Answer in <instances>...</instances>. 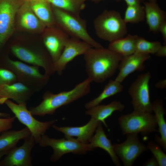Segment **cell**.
Here are the masks:
<instances>
[{
	"label": "cell",
	"mask_w": 166,
	"mask_h": 166,
	"mask_svg": "<svg viewBox=\"0 0 166 166\" xmlns=\"http://www.w3.org/2000/svg\"><path fill=\"white\" fill-rule=\"evenodd\" d=\"M151 77L149 72L141 74L132 83L128 92L132 99L134 111L152 113V104L150 97L149 82Z\"/></svg>",
	"instance_id": "10"
},
{
	"label": "cell",
	"mask_w": 166,
	"mask_h": 166,
	"mask_svg": "<svg viewBox=\"0 0 166 166\" xmlns=\"http://www.w3.org/2000/svg\"><path fill=\"white\" fill-rule=\"evenodd\" d=\"M150 58L149 54L136 52L123 56L119 64V72L115 80L121 83L132 73L143 71L145 69L144 62Z\"/></svg>",
	"instance_id": "16"
},
{
	"label": "cell",
	"mask_w": 166,
	"mask_h": 166,
	"mask_svg": "<svg viewBox=\"0 0 166 166\" xmlns=\"http://www.w3.org/2000/svg\"><path fill=\"white\" fill-rule=\"evenodd\" d=\"M156 143L149 141L147 147L157 160L159 166H166V155L162 150L161 148Z\"/></svg>",
	"instance_id": "31"
},
{
	"label": "cell",
	"mask_w": 166,
	"mask_h": 166,
	"mask_svg": "<svg viewBox=\"0 0 166 166\" xmlns=\"http://www.w3.org/2000/svg\"><path fill=\"white\" fill-rule=\"evenodd\" d=\"M149 2H156V0H149Z\"/></svg>",
	"instance_id": "42"
},
{
	"label": "cell",
	"mask_w": 166,
	"mask_h": 166,
	"mask_svg": "<svg viewBox=\"0 0 166 166\" xmlns=\"http://www.w3.org/2000/svg\"><path fill=\"white\" fill-rule=\"evenodd\" d=\"M21 146L10 149L0 161L1 166H32L33 157L31 153L35 141L31 134L25 138Z\"/></svg>",
	"instance_id": "13"
},
{
	"label": "cell",
	"mask_w": 166,
	"mask_h": 166,
	"mask_svg": "<svg viewBox=\"0 0 166 166\" xmlns=\"http://www.w3.org/2000/svg\"><path fill=\"white\" fill-rule=\"evenodd\" d=\"M118 120L124 135L140 132L142 135H145L158 132L155 116L152 113L133 111L129 114L121 115Z\"/></svg>",
	"instance_id": "7"
},
{
	"label": "cell",
	"mask_w": 166,
	"mask_h": 166,
	"mask_svg": "<svg viewBox=\"0 0 166 166\" xmlns=\"http://www.w3.org/2000/svg\"><path fill=\"white\" fill-rule=\"evenodd\" d=\"M65 137L64 138L56 139L45 134L42 136L38 143L39 146L43 148L50 146L53 149V153L50 157V161L55 162L67 153L85 155L88 152L93 150L90 148L89 144L81 143L73 137Z\"/></svg>",
	"instance_id": "6"
},
{
	"label": "cell",
	"mask_w": 166,
	"mask_h": 166,
	"mask_svg": "<svg viewBox=\"0 0 166 166\" xmlns=\"http://www.w3.org/2000/svg\"><path fill=\"white\" fill-rule=\"evenodd\" d=\"M35 92L19 82L11 84L0 85V105L11 99L18 104L27 103Z\"/></svg>",
	"instance_id": "17"
},
{
	"label": "cell",
	"mask_w": 166,
	"mask_h": 166,
	"mask_svg": "<svg viewBox=\"0 0 166 166\" xmlns=\"http://www.w3.org/2000/svg\"><path fill=\"white\" fill-rule=\"evenodd\" d=\"M1 61V65L12 72L16 77L17 82L35 92L41 91L49 82V76L42 74L39 66L14 60L7 56Z\"/></svg>",
	"instance_id": "3"
},
{
	"label": "cell",
	"mask_w": 166,
	"mask_h": 166,
	"mask_svg": "<svg viewBox=\"0 0 166 166\" xmlns=\"http://www.w3.org/2000/svg\"><path fill=\"white\" fill-rule=\"evenodd\" d=\"M16 118L15 116L8 118H0V135L2 132L12 128Z\"/></svg>",
	"instance_id": "33"
},
{
	"label": "cell",
	"mask_w": 166,
	"mask_h": 166,
	"mask_svg": "<svg viewBox=\"0 0 166 166\" xmlns=\"http://www.w3.org/2000/svg\"><path fill=\"white\" fill-rule=\"evenodd\" d=\"M91 0L92 1L94 2L95 3H99V2H101V1H103V0ZM115 0L116 1H117V2H119V1H120L121 0Z\"/></svg>",
	"instance_id": "41"
},
{
	"label": "cell",
	"mask_w": 166,
	"mask_h": 166,
	"mask_svg": "<svg viewBox=\"0 0 166 166\" xmlns=\"http://www.w3.org/2000/svg\"><path fill=\"white\" fill-rule=\"evenodd\" d=\"M4 104L14 114L16 118L29 129L37 144L39 143L42 136L45 134L47 130L57 121L55 119L42 122L37 120L28 109L27 103L18 104L8 99Z\"/></svg>",
	"instance_id": "9"
},
{
	"label": "cell",
	"mask_w": 166,
	"mask_h": 166,
	"mask_svg": "<svg viewBox=\"0 0 166 166\" xmlns=\"http://www.w3.org/2000/svg\"><path fill=\"white\" fill-rule=\"evenodd\" d=\"M137 133L126 134V139L121 143H114L113 148L124 166H132L144 152L148 150L147 146L139 139Z\"/></svg>",
	"instance_id": "12"
},
{
	"label": "cell",
	"mask_w": 166,
	"mask_h": 166,
	"mask_svg": "<svg viewBox=\"0 0 166 166\" xmlns=\"http://www.w3.org/2000/svg\"><path fill=\"white\" fill-rule=\"evenodd\" d=\"M123 89V86L121 83L115 80H110L105 86L101 93L96 98L85 105V108L88 109L99 105L105 99L121 92Z\"/></svg>",
	"instance_id": "27"
},
{
	"label": "cell",
	"mask_w": 166,
	"mask_h": 166,
	"mask_svg": "<svg viewBox=\"0 0 166 166\" xmlns=\"http://www.w3.org/2000/svg\"><path fill=\"white\" fill-rule=\"evenodd\" d=\"M144 166H159V163L154 156L153 155L143 164Z\"/></svg>",
	"instance_id": "35"
},
{
	"label": "cell",
	"mask_w": 166,
	"mask_h": 166,
	"mask_svg": "<svg viewBox=\"0 0 166 166\" xmlns=\"http://www.w3.org/2000/svg\"><path fill=\"white\" fill-rule=\"evenodd\" d=\"M31 134L29 129L25 127L20 130H8L2 132L0 135V152L9 151L16 146L21 139Z\"/></svg>",
	"instance_id": "24"
},
{
	"label": "cell",
	"mask_w": 166,
	"mask_h": 166,
	"mask_svg": "<svg viewBox=\"0 0 166 166\" xmlns=\"http://www.w3.org/2000/svg\"><path fill=\"white\" fill-rule=\"evenodd\" d=\"M92 47H93L91 45L80 39L69 38L66 42L61 56L54 64L55 72L59 75H61L68 63L77 56L84 54Z\"/></svg>",
	"instance_id": "14"
},
{
	"label": "cell",
	"mask_w": 166,
	"mask_h": 166,
	"mask_svg": "<svg viewBox=\"0 0 166 166\" xmlns=\"http://www.w3.org/2000/svg\"><path fill=\"white\" fill-rule=\"evenodd\" d=\"M21 26L26 30H43L45 25L38 18L31 9L28 0H24L18 11Z\"/></svg>",
	"instance_id": "20"
},
{
	"label": "cell",
	"mask_w": 166,
	"mask_h": 166,
	"mask_svg": "<svg viewBox=\"0 0 166 166\" xmlns=\"http://www.w3.org/2000/svg\"><path fill=\"white\" fill-rule=\"evenodd\" d=\"M152 104V111L155 113L157 125L159 127L158 130L160 136L157 135L155 137V140L156 143L161 146L163 149L166 150V123L164 117L165 113L163 107V104L160 100L154 101Z\"/></svg>",
	"instance_id": "25"
},
{
	"label": "cell",
	"mask_w": 166,
	"mask_h": 166,
	"mask_svg": "<svg viewBox=\"0 0 166 166\" xmlns=\"http://www.w3.org/2000/svg\"><path fill=\"white\" fill-rule=\"evenodd\" d=\"M161 45L160 42H149L139 36L137 41L135 52L149 54H155Z\"/></svg>",
	"instance_id": "30"
},
{
	"label": "cell",
	"mask_w": 166,
	"mask_h": 166,
	"mask_svg": "<svg viewBox=\"0 0 166 166\" xmlns=\"http://www.w3.org/2000/svg\"><path fill=\"white\" fill-rule=\"evenodd\" d=\"M92 48L84 54L86 72L92 82L102 83L114 74L123 56L108 48Z\"/></svg>",
	"instance_id": "1"
},
{
	"label": "cell",
	"mask_w": 166,
	"mask_h": 166,
	"mask_svg": "<svg viewBox=\"0 0 166 166\" xmlns=\"http://www.w3.org/2000/svg\"><path fill=\"white\" fill-rule=\"evenodd\" d=\"M127 6L140 5L144 0H124Z\"/></svg>",
	"instance_id": "38"
},
{
	"label": "cell",
	"mask_w": 166,
	"mask_h": 166,
	"mask_svg": "<svg viewBox=\"0 0 166 166\" xmlns=\"http://www.w3.org/2000/svg\"><path fill=\"white\" fill-rule=\"evenodd\" d=\"M52 6L76 15L85 7L86 0H47Z\"/></svg>",
	"instance_id": "28"
},
{
	"label": "cell",
	"mask_w": 166,
	"mask_h": 166,
	"mask_svg": "<svg viewBox=\"0 0 166 166\" xmlns=\"http://www.w3.org/2000/svg\"><path fill=\"white\" fill-rule=\"evenodd\" d=\"M9 151L8 150H5L0 152V161L1 158L5 155H6Z\"/></svg>",
	"instance_id": "40"
},
{
	"label": "cell",
	"mask_w": 166,
	"mask_h": 166,
	"mask_svg": "<svg viewBox=\"0 0 166 166\" xmlns=\"http://www.w3.org/2000/svg\"><path fill=\"white\" fill-rule=\"evenodd\" d=\"M16 82L17 80L14 74L0 65V85L11 84Z\"/></svg>",
	"instance_id": "32"
},
{
	"label": "cell",
	"mask_w": 166,
	"mask_h": 166,
	"mask_svg": "<svg viewBox=\"0 0 166 166\" xmlns=\"http://www.w3.org/2000/svg\"><path fill=\"white\" fill-rule=\"evenodd\" d=\"M143 3L145 18L149 27V31L157 33L160 25L166 21V12L160 8L156 2H146Z\"/></svg>",
	"instance_id": "21"
},
{
	"label": "cell",
	"mask_w": 166,
	"mask_h": 166,
	"mask_svg": "<svg viewBox=\"0 0 166 166\" xmlns=\"http://www.w3.org/2000/svg\"><path fill=\"white\" fill-rule=\"evenodd\" d=\"M31 9L38 18L46 26H51L55 24L51 4L47 0H29Z\"/></svg>",
	"instance_id": "23"
},
{
	"label": "cell",
	"mask_w": 166,
	"mask_h": 166,
	"mask_svg": "<svg viewBox=\"0 0 166 166\" xmlns=\"http://www.w3.org/2000/svg\"><path fill=\"white\" fill-rule=\"evenodd\" d=\"M24 0H0V48L13 32L15 18Z\"/></svg>",
	"instance_id": "11"
},
{
	"label": "cell",
	"mask_w": 166,
	"mask_h": 166,
	"mask_svg": "<svg viewBox=\"0 0 166 166\" xmlns=\"http://www.w3.org/2000/svg\"><path fill=\"white\" fill-rule=\"evenodd\" d=\"M53 26L48 27L43 43L54 64L61 56L69 36L60 29L54 28Z\"/></svg>",
	"instance_id": "15"
},
{
	"label": "cell",
	"mask_w": 166,
	"mask_h": 166,
	"mask_svg": "<svg viewBox=\"0 0 166 166\" xmlns=\"http://www.w3.org/2000/svg\"><path fill=\"white\" fill-rule=\"evenodd\" d=\"M155 87L158 89H163L166 88V79L160 80L157 82L155 85Z\"/></svg>",
	"instance_id": "37"
},
{
	"label": "cell",
	"mask_w": 166,
	"mask_h": 166,
	"mask_svg": "<svg viewBox=\"0 0 166 166\" xmlns=\"http://www.w3.org/2000/svg\"></svg>",
	"instance_id": "43"
},
{
	"label": "cell",
	"mask_w": 166,
	"mask_h": 166,
	"mask_svg": "<svg viewBox=\"0 0 166 166\" xmlns=\"http://www.w3.org/2000/svg\"><path fill=\"white\" fill-rule=\"evenodd\" d=\"M101 123H100L96 130L95 134L91 138L89 144V147L93 150L97 148L103 149L109 154L113 163L116 166H120V159L115 152L111 140L107 138L105 134Z\"/></svg>",
	"instance_id": "19"
},
{
	"label": "cell",
	"mask_w": 166,
	"mask_h": 166,
	"mask_svg": "<svg viewBox=\"0 0 166 166\" xmlns=\"http://www.w3.org/2000/svg\"><path fill=\"white\" fill-rule=\"evenodd\" d=\"M101 122L91 118L85 125L80 127H58L53 124L52 126L55 130L61 132L66 136H76L78 141L84 144H89L94 133Z\"/></svg>",
	"instance_id": "18"
},
{
	"label": "cell",
	"mask_w": 166,
	"mask_h": 166,
	"mask_svg": "<svg viewBox=\"0 0 166 166\" xmlns=\"http://www.w3.org/2000/svg\"><path fill=\"white\" fill-rule=\"evenodd\" d=\"M162 34L164 41V45L166 44V21L163 22L160 26L159 28V32Z\"/></svg>",
	"instance_id": "34"
},
{
	"label": "cell",
	"mask_w": 166,
	"mask_h": 166,
	"mask_svg": "<svg viewBox=\"0 0 166 166\" xmlns=\"http://www.w3.org/2000/svg\"><path fill=\"white\" fill-rule=\"evenodd\" d=\"M125 106L119 101L115 100L107 105H97L91 108L87 109L85 112L86 115L91 116V117L102 122L105 126H108L105 120L115 111L122 112Z\"/></svg>",
	"instance_id": "22"
},
{
	"label": "cell",
	"mask_w": 166,
	"mask_h": 166,
	"mask_svg": "<svg viewBox=\"0 0 166 166\" xmlns=\"http://www.w3.org/2000/svg\"><path fill=\"white\" fill-rule=\"evenodd\" d=\"M156 56L158 57L166 56V45H161L155 53Z\"/></svg>",
	"instance_id": "36"
},
{
	"label": "cell",
	"mask_w": 166,
	"mask_h": 166,
	"mask_svg": "<svg viewBox=\"0 0 166 166\" xmlns=\"http://www.w3.org/2000/svg\"><path fill=\"white\" fill-rule=\"evenodd\" d=\"M96 34L100 38L111 42L124 37L127 34L126 23L120 13L105 10L93 20Z\"/></svg>",
	"instance_id": "5"
},
{
	"label": "cell",
	"mask_w": 166,
	"mask_h": 166,
	"mask_svg": "<svg viewBox=\"0 0 166 166\" xmlns=\"http://www.w3.org/2000/svg\"><path fill=\"white\" fill-rule=\"evenodd\" d=\"M145 18L144 6L141 4L127 6L123 19L126 23H137L143 22Z\"/></svg>",
	"instance_id": "29"
},
{
	"label": "cell",
	"mask_w": 166,
	"mask_h": 166,
	"mask_svg": "<svg viewBox=\"0 0 166 166\" xmlns=\"http://www.w3.org/2000/svg\"><path fill=\"white\" fill-rule=\"evenodd\" d=\"M92 81L88 78L77 84L72 89L53 94L49 90L43 94L42 102L38 105L30 107L29 110L33 115L44 117L53 115L60 107L66 105L85 96L90 92Z\"/></svg>",
	"instance_id": "2"
},
{
	"label": "cell",
	"mask_w": 166,
	"mask_h": 166,
	"mask_svg": "<svg viewBox=\"0 0 166 166\" xmlns=\"http://www.w3.org/2000/svg\"><path fill=\"white\" fill-rule=\"evenodd\" d=\"M55 24L71 37L80 39L95 48L103 47L88 34L86 21L77 15L52 5Z\"/></svg>",
	"instance_id": "4"
},
{
	"label": "cell",
	"mask_w": 166,
	"mask_h": 166,
	"mask_svg": "<svg viewBox=\"0 0 166 166\" xmlns=\"http://www.w3.org/2000/svg\"><path fill=\"white\" fill-rule=\"evenodd\" d=\"M10 48L14 56L19 60L43 68L46 75L50 76L55 72L54 63L45 47L38 49L14 44L11 45Z\"/></svg>",
	"instance_id": "8"
},
{
	"label": "cell",
	"mask_w": 166,
	"mask_h": 166,
	"mask_svg": "<svg viewBox=\"0 0 166 166\" xmlns=\"http://www.w3.org/2000/svg\"><path fill=\"white\" fill-rule=\"evenodd\" d=\"M139 36L128 34L110 42L108 48L122 55L123 56L130 55L135 52L136 43Z\"/></svg>",
	"instance_id": "26"
},
{
	"label": "cell",
	"mask_w": 166,
	"mask_h": 166,
	"mask_svg": "<svg viewBox=\"0 0 166 166\" xmlns=\"http://www.w3.org/2000/svg\"><path fill=\"white\" fill-rule=\"evenodd\" d=\"M10 117V114L6 113L0 112V118H8Z\"/></svg>",
	"instance_id": "39"
}]
</instances>
